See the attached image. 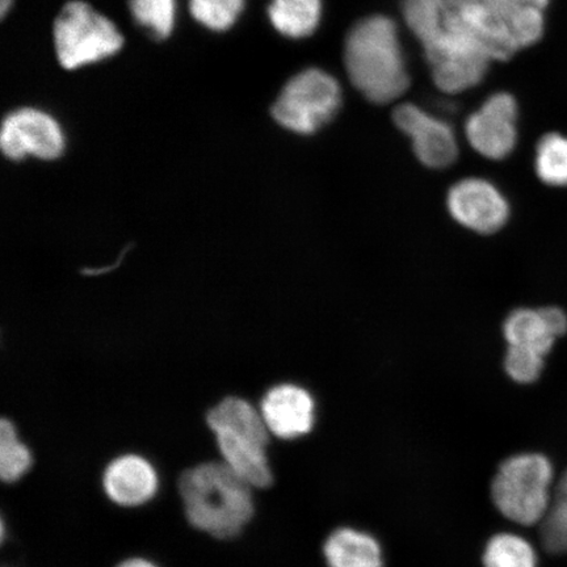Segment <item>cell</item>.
Returning <instances> with one entry per match:
<instances>
[{
    "label": "cell",
    "mask_w": 567,
    "mask_h": 567,
    "mask_svg": "<svg viewBox=\"0 0 567 567\" xmlns=\"http://www.w3.org/2000/svg\"><path fill=\"white\" fill-rule=\"evenodd\" d=\"M179 492L188 522L221 540L238 536L254 515L252 487L224 461L184 472Z\"/></svg>",
    "instance_id": "obj_1"
},
{
    "label": "cell",
    "mask_w": 567,
    "mask_h": 567,
    "mask_svg": "<svg viewBox=\"0 0 567 567\" xmlns=\"http://www.w3.org/2000/svg\"><path fill=\"white\" fill-rule=\"evenodd\" d=\"M344 65L354 87L371 102L392 103L405 94L410 78L393 20L374 16L347 34Z\"/></svg>",
    "instance_id": "obj_2"
},
{
    "label": "cell",
    "mask_w": 567,
    "mask_h": 567,
    "mask_svg": "<svg viewBox=\"0 0 567 567\" xmlns=\"http://www.w3.org/2000/svg\"><path fill=\"white\" fill-rule=\"evenodd\" d=\"M207 423L224 463L252 488L272 485L274 473L267 456L269 431L260 410L250 402L228 396L209 410Z\"/></svg>",
    "instance_id": "obj_3"
},
{
    "label": "cell",
    "mask_w": 567,
    "mask_h": 567,
    "mask_svg": "<svg viewBox=\"0 0 567 567\" xmlns=\"http://www.w3.org/2000/svg\"><path fill=\"white\" fill-rule=\"evenodd\" d=\"M553 466L538 453L506 458L492 481L493 505L507 520L520 526L542 523L551 505Z\"/></svg>",
    "instance_id": "obj_4"
},
{
    "label": "cell",
    "mask_w": 567,
    "mask_h": 567,
    "mask_svg": "<svg viewBox=\"0 0 567 567\" xmlns=\"http://www.w3.org/2000/svg\"><path fill=\"white\" fill-rule=\"evenodd\" d=\"M123 42L115 24L86 3L70 2L55 19V52L68 70L109 59Z\"/></svg>",
    "instance_id": "obj_5"
},
{
    "label": "cell",
    "mask_w": 567,
    "mask_h": 567,
    "mask_svg": "<svg viewBox=\"0 0 567 567\" xmlns=\"http://www.w3.org/2000/svg\"><path fill=\"white\" fill-rule=\"evenodd\" d=\"M340 104L342 90L336 78L323 70L309 69L293 76L282 89L272 115L289 131L311 134L331 122Z\"/></svg>",
    "instance_id": "obj_6"
},
{
    "label": "cell",
    "mask_w": 567,
    "mask_h": 567,
    "mask_svg": "<svg viewBox=\"0 0 567 567\" xmlns=\"http://www.w3.org/2000/svg\"><path fill=\"white\" fill-rule=\"evenodd\" d=\"M442 27L472 42L492 60L506 61L519 51L494 0H443Z\"/></svg>",
    "instance_id": "obj_7"
},
{
    "label": "cell",
    "mask_w": 567,
    "mask_h": 567,
    "mask_svg": "<svg viewBox=\"0 0 567 567\" xmlns=\"http://www.w3.org/2000/svg\"><path fill=\"white\" fill-rule=\"evenodd\" d=\"M423 47L436 86L452 94L477 86L492 61L482 49L443 27Z\"/></svg>",
    "instance_id": "obj_8"
},
{
    "label": "cell",
    "mask_w": 567,
    "mask_h": 567,
    "mask_svg": "<svg viewBox=\"0 0 567 567\" xmlns=\"http://www.w3.org/2000/svg\"><path fill=\"white\" fill-rule=\"evenodd\" d=\"M0 147L7 158L21 161L32 157L52 161L65 148V138L55 120L47 113L24 109L4 118L0 132Z\"/></svg>",
    "instance_id": "obj_9"
},
{
    "label": "cell",
    "mask_w": 567,
    "mask_h": 567,
    "mask_svg": "<svg viewBox=\"0 0 567 567\" xmlns=\"http://www.w3.org/2000/svg\"><path fill=\"white\" fill-rule=\"evenodd\" d=\"M453 219L478 234H493L506 225L509 205L491 182L470 177L455 184L446 197Z\"/></svg>",
    "instance_id": "obj_10"
},
{
    "label": "cell",
    "mask_w": 567,
    "mask_h": 567,
    "mask_svg": "<svg viewBox=\"0 0 567 567\" xmlns=\"http://www.w3.org/2000/svg\"><path fill=\"white\" fill-rule=\"evenodd\" d=\"M516 120L515 99L506 92H501L488 97L481 110L467 118L466 138L482 157L505 159L516 146Z\"/></svg>",
    "instance_id": "obj_11"
},
{
    "label": "cell",
    "mask_w": 567,
    "mask_h": 567,
    "mask_svg": "<svg viewBox=\"0 0 567 567\" xmlns=\"http://www.w3.org/2000/svg\"><path fill=\"white\" fill-rule=\"evenodd\" d=\"M396 126L413 141L414 153L424 166L445 168L457 159L458 146L452 127L414 104H401L393 112Z\"/></svg>",
    "instance_id": "obj_12"
},
{
    "label": "cell",
    "mask_w": 567,
    "mask_h": 567,
    "mask_svg": "<svg viewBox=\"0 0 567 567\" xmlns=\"http://www.w3.org/2000/svg\"><path fill=\"white\" fill-rule=\"evenodd\" d=\"M259 410L269 434L282 441H295L315 429L316 401L299 385L281 384L269 389Z\"/></svg>",
    "instance_id": "obj_13"
},
{
    "label": "cell",
    "mask_w": 567,
    "mask_h": 567,
    "mask_svg": "<svg viewBox=\"0 0 567 567\" xmlns=\"http://www.w3.org/2000/svg\"><path fill=\"white\" fill-rule=\"evenodd\" d=\"M106 496L116 505L137 507L145 505L158 492V473L151 461L127 453L112 460L103 474Z\"/></svg>",
    "instance_id": "obj_14"
},
{
    "label": "cell",
    "mask_w": 567,
    "mask_h": 567,
    "mask_svg": "<svg viewBox=\"0 0 567 567\" xmlns=\"http://www.w3.org/2000/svg\"><path fill=\"white\" fill-rule=\"evenodd\" d=\"M329 567H384V553L378 538L352 527L331 532L323 544Z\"/></svg>",
    "instance_id": "obj_15"
},
{
    "label": "cell",
    "mask_w": 567,
    "mask_h": 567,
    "mask_svg": "<svg viewBox=\"0 0 567 567\" xmlns=\"http://www.w3.org/2000/svg\"><path fill=\"white\" fill-rule=\"evenodd\" d=\"M494 3L519 51L543 38L549 0H494Z\"/></svg>",
    "instance_id": "obj_16"
},
{
    "label": "cell",
    "mask_w": 567,
    "mask_h": 567,
    "mask_svg": "<svg viewBox=\"0 0 567 567\" xmlns=\"http://www.w3.org/2000/svg\"><path fill=\"white\" fill-rule=\"evenodd\" d=\"M508 346L540 352L544 357L553 349L556 336L553 334L542 309H517L503 326Z\"/></svg>",
    "instance_id": "obj_17"
},
{
    "label": "cell",
    "mask_w": 567,
    "mask_h": 567,
    "mask_svg": "<svg viewBox=\"0 0 567 567\" xmlns=\"http://www.w3.org/2000/svg\"><path fill=\"white\" fill-rule=\"evenodd\" d=\"M321 13V0H272L268 9L276 31L290 39H302L313 33Z\"/></svg>",
    "instance_id": "obj_18"
},
{
    "label": "cell",
    "mask_w": 567,
    "mask_h": 567,
    "mask_svg": "<svg viewBox=\"0 0 567 567\" xmlns=\"http://www.w3.org/2000/svg\"><path fill=\"white\" fill-rule=\"evenodd\" d=\"M482 563L484 567H537V555L526 538L501 532L488 538Z\"/></svg>",
    "instance_id": "obj_19"
},
{
    "label": "cell",
    "mask_w": 567,
    "mask_h": 567,
    "mask_svg": "<svg viewBox=\"0 0 567 567\" xmlns=\"http://www.w3.org/2000/svg\"><path fill=\"white\" fill-rule=\"evenodd\" d=\"M535 168L538 179L550 187H567V137L549 133L538 141Z\"/></svg>",
    "instance_id": "obj_20"
},
{
    "label": "cell",
    "mask_w": 567,
    "mask_h": 567,
    "mask_svg": "<svg viewBox=\"0 0 567 567\" xmlns=\"http://www.w3.org/2000/svg\"><path fill=\"white\" fill-rule=\"evenodd\" d=\"M32 453L20 442L16 425L9 420L0 422V476L6 482H16L31 470Z\"/></svg>",
    "instance_id": "obj_21"
},
{
    "label": "cell",
    "mask_w": 567,
    "mask_h": 567,
    "mask_svg": "<svg viewBox=\"0 0 567 567\" xmlns=\"http://www.w3.org/2000/svg\"><path fill=\"white\" fill-rule=\"evenodd\" d=\"M131 11L137 23L157 39H166L175 24V0H131Z\"/></svg>",
    "instance_id": "obj_22"
},
{
    "label": "cell",
    "mask_w": 567,
    "mask_h": 567,
    "mask_svg": "<svg viewBox=\"0 0 567 567\" xmlns=\"http://www.w3.org/2000/svg\"><path fill=\"white\" fill-rule=\"evenodd\" d=\"M443 0H403V13L411 31L424 44L442 28Z\"/></svg>",
    "instance_id": "obj_23"
},
{
    "label": "cell",
    "mask_w": 567,
    "mask_h": 567,
    "mask_svg": "<svg viewBox=\"0 0 567 567\" xmlns=\"http://www.w3.org/2000/svg\"><path fill=\"white\" fill-rule=\"evenodd\" d=\"M245 0H190V11L203 25L213 31H226L236 23Z\"/></svg>",
    "instance_id": "obj_24"
},
{
    "label": "cell",
    "mask_w": 567,
    "mask_h": 567,
    "mask_svg": "<svg viewBox=\"0 0 567 567\" xmlns=\"http://www.w3.org/2000/svg\"><path fill=\"white\" fill-rule=\"evenodd\" d=\"M545 357L540 352L508 346L505 358V370L517 384H532L540 378Z\"/></svg>",
    "instance_id": "obj_25"
},
{
    "label": "cell",
    "mask_w": 567,
    "mask_h": 567,
    "mask_svg": "<svg viewBox=\"0 0 567 567\" xmlns=\"http://www.w3.org/2000/svg\"><path fill=\"white\" fill-rule=\"evenodd\" d=\"M542 542L550 553L567 551V503L555 499L542 520Z\"/></svg>",
    "instance_id": "obj_26"
},
{
    "label": "cell",
    "mask_w": 567,
    "mask_h": 567,
    "mask_svg": "<svg viewBox=\"0 0 567 567\" xmlns=\"http://www.w3.org/2000/svg\"><path fill=\"white\" fill-rule=\"evenodd\" d=\"M545 319L556 338L563 337L567 331V316L564 310L549 307L542 308Z\"/></svg>",
    "instance_id": "obj_27"
},
{
    "label": "cell",
    "mask_w": 567,
    "mask_h": 567,
    "mask_svg": "<svg viewBox=\"0 0 567 567\" xmlns=\"http://www.w3.org/2000/svg\"><path fill=\"white\" fill-rule=\"evenodd\" d=\"M117 567H158V566L148 561V559L141 558V557H134V558L125 559V561L120 564Z\"/></svg>",
    "instance_id": "obj_28"
},
{
    "label": "cell",
    "mask_w": 567,
    "mask_h": 567,
    "mask_svg": "<svg viewBox=\"0 0 567 567\" xmlns=\"http://www.w3.org/2000/svg\"><path fill=\"white\" fill-rule=\"evenodd\" d=\"M556 498L567 503V472L564 474L563 478L559 480Z\"/></svg>",
    "instance_id": "obj_29"
},
{
    "label": "cell",
    "mask_w": 567,
    "mask_h": 567,
    "mask_svg": "<svg viewBox=\"0 0 567 567\" xmlns=\"http://www.w3.org/2000/svg\"><path fill=\"white\" fill-rule=\"evenodd\" d=\"M11 6L12 0H0V13H2V17H4L7 12H9Z\"/></svg>",
    "instance_id": "obj_30"
}]
</instances>
